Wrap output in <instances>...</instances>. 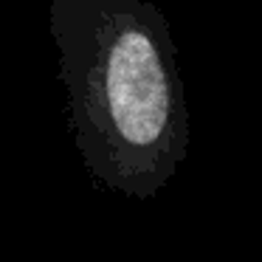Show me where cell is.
Listing matches in <instances>:
<instances>
[{"label": "cell", "mask_w": 262, "mask_h": 262, "mask_svg": "<svg viewBox=\"0 0 262 262\" xmlns=\"http://www.w3.org/2000/svg\"><path fill=\"white\" fill-rule=\"evenodd\" d=\"M82 147L116 192L152 198L183 166L189 102L169 20L149 0H68Z\"/></svg>", "instance_id": "6da1fadb"}]
</instances>
